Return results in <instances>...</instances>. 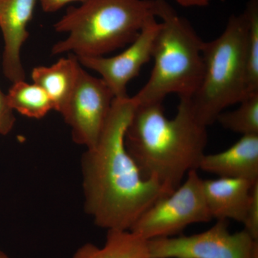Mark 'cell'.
<instances>
[{
    "instance_id": "cell-21",
    "label": "cell",
    "mask_w": 258,
    "mask_h": 258,
    "mask_svg": "<svg viewBox=\"0 0 258 258\" xmlns=\"http://www.w3.org/2000/svg\"><path fill=\"white\" fill-rule=\"evenodd\" d=\"M176 3L184 8H192V7L208 6L210 0H176Z\"/></svg>"
},
{
    "instance_id": "cell-4",
    "label": "cell",
    "mask_w": 258,
    "mask_h": 258,
    "mask_svg": "<svg viewBox=\"0 0 258 258\" xmlns=\"http://www.w3.org/2000/svg\"><path fill=\"white\" fill-rule=\"evenodd\" d=\"M157 4L161 22L153 47L154 67L147 83L132 97L137 106L162 103L170 94L189 99L203 78L205 42L166 0Z\"/></svg>"
},
{
    "instance_id": "cell-17",
    "label": "cell",
    "mask_w": 258,
    "mask_h": 258,
    "mask_svg": "<svg viewBox=\"0 0 258 258\" xmlns=\"http://www.w3.org/2000/svg\"><path fill=\"white\" fill-rule=\"evenodd\" d=\"M247 19V97L258 93V0H249L244 11Z\"/></svg>"
},
{
    "instance_id": "cell-16",
    "label": "cell",
    "mask_w": 258,
    "mask_h": 258,
    "mask_svg": "<svg viewBox=\"0 0 258 258\" xmlns=\"http://www.w3.org/2000/svg\"><path fill=\"white\" fill-rule=\"evenodd\" d=\"M239 104L237 109L220 113L216 121L242 136L258 135V93L244 98Z\"/></svg>"
},
{
    "instance_id": "cell-8",
    "label": "cell",
    "mask_w": 258,
    "mask_h": 258,
    "mask_svg": "<svg viewBox=\"0 0 258 258\" xmlns=\"http://www.w3.org/2000/svg\"><path fill=\"white\" fill-rule=\"evenodd\" d=\"M114 98L103 79L91 76L81 66L74 91L60 113L71 127L75 143L87 149L96 145Z\"/></svg>"
},
{
    "instance_id": "cell-9",
    "label": "cell",
    "mask_w": 258,
    "mask_h": 258,
    "mask_svg": "<svg viewBox=\"0 0 258 258\" xmlns=\"http://www.w3.org/2000/svg\"><path fill=\"white\" fill-rule=\"evenodd\" d=\"M160 28L157 19L151 20L139 36L125 50L112 57H77L83 67L100 74L101 79L113 93L115 98L128 97L127 86L138 76L144 64L152 58L154 40Z\"/></svg>"
},
{
    "instance_id": "cell-5",
    "label": "cell",
    "mask_w": 258,
    "mask_h": 258,
    "mask_svg": "<svg viewBox=\"0 0 258 258\" xmlns=\"http://www.w3.org/2000/svg\"><path fill=\"white\" fill-rule=\"evenodd\" d=\"M247 19L244 12L229 19L221 35L203 45V74L190 103L208 127L226 108L247 97Z\"/></svg>"
},
{
    "instance_id": "cell-14",
    "label": "cell",
    "mask_w": 258,
    "mask_h": 258,
    "mask_svg": "<svg viewBox=\"0 0 258 258\" xmlns=\"http://www.w3.org/2000/svg\"><path fill=\"white\" fill-rule=\"evenodd\" d=\"M104 245L87 243L73 258H149L147 240L131 230H109Z\"/></svg>"
},
{
    "instance_id": "cell-19",
    "label": "cell",
    "mask_w": 258,
    "mask_h": 258,
    "mask_svg": "<svg viewBox=\"0 0 258 258\" xmlns=\"http://www.w3.org/2000/svg\"><path fill=\"white\" fill-rule=\"evenodd\" d=\"M15 121L14 110L8 103L7 94L0 88V135H8L13 130Z\"/></svg>"
},
{
    "instance_id": "cell-11",
    "label": "cell",
    "mask_w": 258,
    "mask_h": 258,
    "mask_svg": "<svg viewBox=\"0 0 258 258\" xmlns=\"http://www.w3.org/2000/svg\"><path fill=\"white\" fill-rule=\"evenodd\" d=\"M257 181L230 177L203 179L204 195L212 219L243 223L252 187Z\"/></svg>"
},
{
    "instance_id": "cell-2",
    "label": "cell",
    "mask_w": 258,
    "mask_h": 258,
    "mask_svg": "<svg viewBox=\"0 0 258 258\" xmlns=\"http://www.w3.org/2000/svg\"><path fill=\"white\" fill-rule=\"evenodd\" d=\"M207 128L189 99H180L172 118L166 116L162 103L136 105L125 145L144 177L172 192L190 171L198 170L208 144Z\"/></svg>"
},
{
    "instance_id": "cell-22",
    "label": "cell",
    "mask_w": 258,
    "mask_h": 258,
    "mask_svg": "<svg viewBox=\"0 0 258 258\" xmlns=\"http://www.w3.org/2000/svg\"><path fill=\"white\" fill-rule=\"evenodd\" d=\"M0 258H10L8 254H5L3 251L0 250Z\"/></svg>"
},
{
    "instance_id": "cell-7",
    "label": "cell",
    "mask_w": 258,
    "mask_h": 258,
    "mask_svg": "<svg viewBox=\"0 0 258 258\" xmlns=\"http://www.w3.org/2000/svg\"><path fill=\"white\" fill-rule=\"evenodd\" d=\"M147 242L149 258H258V240L244 229L231 233L225 220L201 233Z\"/></svg>"
},
{
    "instance_id": "cell-15",
    "label": "cell",
    "mask_w": 258,
    "mask_h": 258,
    "mask_svg": "<svg viewBox=\"0 0 258 258\" xmlns=\"http://www.w3.org/2000/svg\"><path fill=\"white\" fill-rule=\"evenodd\" d=\"M7 98L14 111L28 118L40 119L53 110L52 101L47 93L35 83H29L26 81L13 83Z\"/></svg>"
},
{
    "instance_id": "cell-1",
    "label": "cell",
    "mask_w": 258,
    "mask_h": 258,
    "mask_svg": "<svg viewBox=\"0 0 258 258\" xmlns=\"http://www.w3.org/2000/svg\"><path fill=\"white\" fill-rule=\"evenodd\" d=\"M135 108L132 97L115 98L98 142L81 159L85 210L107 230H130L149 207L171 193L144 177L125 147Z\"/></svg>"
},
{
    "instance_id": "cell-6",
    "label": "cell",
    "mask_w": 258,
    "mask_h": 258,
    "mask_svg": "<svg viewBox=\"0 0 258 258\" xmlns=\"http://www.w3.org/2000/svg\"><path fill=\"white\" fill-rule=\"evenodd\" d=\"M198 170L190 171L184 182L159 199L139 217L131 231L145 240L174 237L188 226L211 221Z\"/></svg>"
},
{
    "instance_id": "cell-20",
    "label": "cell",
    "mask_w": 258,
    "mask_h": 258,
    "mask_svg": "<svg viewBox=\"0 0 258 258\" xmlns=\"http://www.w3.org/2000/svg\"><path fill=\"white\" fill-rule=\"evenodd\" d=\"M85 0H38L42 10L45 13H55L62 9L66 5L79 2L82 3Z\"/></svg>"
},
{
    "instance_id": "cell-18",
    "label": "cell",
    "mask_w": 258,
    "mask_h": 258,
    "mask_svg": "<svg viewBox=\"0 0 258 258\" xmlns=\"http://www.w3.org/2000/svg\"><path fill=\"white\" fill-rule=\"evenodd\" d=\"M242 224L244 230L258 240V181L254 183L252 187L250 200Z\"/></svg>"
},
{
    "instance_id": "cell-12",
    "label": "cell",
    "mask_w": 258,
    "mask_h": 258,
    "mask_svg": "<svg viewBox=\"0 0 258 258\" xmlns=\"http://www.w3.org/2000/svg\"><path fill=\"white\" fill-rule=\"evenodd\" d=\"M199 169L219 177L258 180V135L242 136L228 149L205 154Z\"/></svg>"
},
{
    "instance_id": "cell-10",
    "label": "cell",
    "mask_w": 258,
    "mask_h": 258,
    "mask_svg": "<svg viewBox=\"0 0 258 258\" xmlns=\"http://www.w3.org/2000/svg\"><path fill=\"white\" fill-rule=\"evenodd\" d=\"M38 0H0V29L4 39L3 69L12 83L25 81L21 50Z\"/></svg>"
},
{
    "instance_id": "cell-3",
    "label": "cell",
    "mask_w": 258,
    "mask_h": 258,
    "mask_svg": "<svg viewBox=\"0 0 258 258\" xmlns=\"http://www.w3.org/2000/svg\"><path fill=\"white\" fill-rule=\"evenodd\" d=\"M70 7L54 25L66 38L52 46V55L104 56L134 41L157 18V0H85Z\"/></svg>"
},
{
    "instance_id": "cell-13",
    "label": "cell",
    "mask_w": 258,
    "mask_h": 258,
    "mask_svg": "<svg viewBox=\"0 0 258 258\" xmlns=\"http://www.w3.org/2000/svg\"><path fill=\"white\" fill-rule=\"evenodd\" d=\"M81 64L74 54L61 57L50 66H37L32 71V82L50 98L53 110L61 113L76 86Z\"/></svg>"
}]
</instances>
